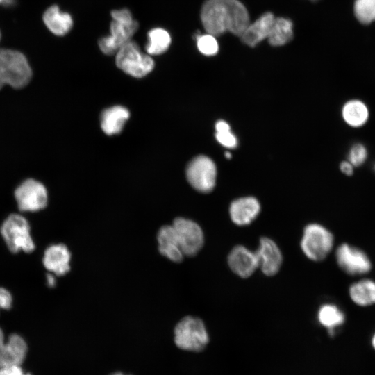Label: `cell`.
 <instances>
[{"mask_svg":"<svg viewBox=\"0 0 375 375\" xmlns=\"http://www.w3.org/2000/svg\"><path fill=\"white\" fill-rule=\"evenodd\" d=\"M342 116L349 126L360 128L368 121L369 111L367 106L358 99L347 101L342 106Z\"/></svg>","mask_w":375,"mask_h":375,"instance_id":"cell-20","label":"cell"},{"mask_svg":"<svg viewBox=\"0 0 375 375\" xmlns=\"http://www.w3.org/2000/svg\"><path fill=\"white\" fill-rule=\"evenodd\" d=\"M15 197L21 211L34 212L43 209L48 200L44 185L32 178L26 179L16 188Z\"/></svg>","mask_w":375,"mask_h":375,"instance_id":"cell-10","label":"cell"},{"mask_svg":"<svg viewBox=\"0 0 375 375\" xmlns=\"http://www.w3.org/2000/svg\"><path fill=\"white\" fill-rule=\"evenodd\" d=\"M174 341L179 349L199 353L207 347L210 338L203 322L199 317L186 316L176 325Z\"/></svg>","mask_w":375,"mask_h":375,"instance_id":"cell-3","label":"cell"},{"mask_svg":"<svg viewBox=\"0 0 375 375\" xmlns=\"http://www.w3.org/2000/svg\"><path fill=\"white\" fill-rule=\"evenodd\" d=\"M374 171L375 172V164L373 165Z\"/></svg>","mask_w":375,"mask_h":375,"instance_id":"cell-40","label":"cell"},{"mask_svg":"<svg viewBox=\"0 0 375 375\" xmlns=\"http://www.w3.org/2000/svg\"><path fill=\"white\" fill-rule=\"evenodd\" d=\"M47 284L49 287H53L55 285L56 283V279L53 275L51 274H47Z\"/></svg>","mask_w":375,"mask_h":375,"instance_id":"cell-35","label":"cell"},{"mask_svg":"<svg viewBox=\"0 0 375 375\" xmlns=\"http://www.w3.org/2000/svg\"><path fill=\"white\" fill-rule=\"evenodd\" d=\"M0 375H31L26 373L20 365H10L0 367Z\"/></svg>","mask_w":375,"mask_h":375,"instance_id":"cell-32","label":"cell"},{"mask_svg":"<svg viewBox=\"0 0 375 375\" xmlns=\"http://www.w3.org/2000/svg\"><path fill=\"white\" fill-rule=\"evenodd\" d=\"M139 24L134 20L131 23H122L112 20L110 26V35L99 40L100 50L106 55L115 54L126 43L132 40L138 31Z\"/></svg>","mask_w":375,"mask_h":375,"instance_id":"cell-11","label":"cell"},{"mask_svg":"<svg viewBox=\"0 0 375 375\" xmlns=\"http://www.w3.org/2000/svg\"><path fill=\"white\" fill-rule=\"evenodd\" d=\"M0 39H1V33H0Z\"/></svg>","mask_w":375,"mask_h":375,"instance_id":"cell-41","label":"cell"},{"mask_svg":"<svg viewBox=\"0 0 375 375\" xmlns=\"http://www.w3.org/2000/svg\"><path fill=\"white\" fill-rule=\"evenodd\" d=\"M255 251L259 267L264 274L271 276L278 272L283 262V255L274 240L267 237L261 238Z\"/></svg>","mask_w":375,"mask_h":375,"instance_id":"cell-12","label":"cell"},{"mask_svg":"<svg viewBox=\"0 0 375 375\" xmlns=\"http://www.w3.org/2000/svg\"><path fill=\"white\" fill-rule=\"evenodd\" d=\"M31 77V66L22 53L0 49V90L5 85L22 88L29 83Z\"/></svg>","mask_w":375,"mask_h":375,"instance_id":"cell-2","label":"cell"},{"mask_svg":"<svg viewBox=\"0 0 375 375\" xmlns=\"http://www.w3.org/2000/svg\"><path fill=\"white\" fill-rule=\"evenodd\" d=\"M225 156H226V158L229 159V158H231V154L230 153V152L226 151V152L225 153Z\"/></svg>","mask_w":375,"mask_h":375,"instance_id":"cell-39","label":"cell"},{"mask_svg":"<svg viewBox=\"0 0 375 375\" xmlns=\"http://www.w3.org/2000/svg\"><path fill=\"white\" fill-rule=\"evenodd\" d=\"M148 42L146 51L150 56H157L165 53L172 42L169 33L164 28H154L147 34Z\"/></svg>","mask_w":375,"mask_h":375,"instance_id":"cell-24","label":"cell"},{"mask_svg":"<svg viewBox=\"0 0 375 375\" xmlns=\"http://www.w3.org/2000/svg\"><path fill=\"white\" fill-rule=\"evenodd\" d=\"M12 295L10 292L3 288H0V308L8 310L12 306Z\"/></svg>","mask_w":375,"mask_h":375,"instance_id":"cell-33","label":"cell"},{"mask_svg":"<svg viewBox=\"0 0 375 375\" xmlns=\"http://www.w3.org/2000/svg\"><path fill=\"white\" fill-rule=\"evenodd\" d=\"M42 19L47 28L58 36L66 35L73 26L71 15L60 11L57 5L48 8L44 12Z\"/></svg>","mask_w":375,"mask_h":375,"instance_id":"cell-19","label":"cell"},{"mask_svg":"<svg viewBox=\"0 0 375 375\" xmlns=\"http://www.w3.org/2000/svg\"><path fill=\"white\" fill-rule=\"evenodd\" d=\"M199 51L205 56H214L219 50V45L215 36L209 33L198 35L196 37Z\"/></svg>","mask_w":375,"mask_h":375,"instance_id":"cell-28","label":"cell"},{"mask_svg":"<svg viewBox=\"0 0 375 375\" xmlns=\"http://www.w3.org/2000/svg\"><path fill=\"white\" fill-rule=\"evenodd\" d=\"M13 1L14 0H0V4H3L4 6H11Z\"/></svg>","mask_w":375,"mask_h":375,"instance_id":"cell-36","label":"cell"},{"mask_svg":"<svg viewBox=\"0 0 375 375\" xmlns=\"http://www.w3.org/2000/svg\"><path fill=\"white\" fill-rule=\"evenodd\" d=\"M353 12L359 22L371 24L375 21V0H355Z\"/></svg>","mask_w":375,"mask_h":375,"instance_id":"cell-26","label":"cell"},{"mask_svg":"<svg viewBox=\"0 0 375 375\" xmlns=\"http://www.w3.org/2000/svg\"><path fill=\"white\" fill-rule=\"evenodd\" d=\"M275 17L271 12H265L257 20L247 26L240 35L242 42L253 47L267 38Z\"/></svg>","mask_w":375,"mask_h":375,"instance_id":"cell-18","label":"cell"},{"mask_svg":"<svg viewBox=\"0 0 375 375\" xmlns=\"http://www.w3.org/2000/svg\"><path fill=\"white\" fill-rule=\"evenodd\" d=\"M6 344L10 365H21L27 353L25 340L19 335L14 333L8 337Z\"/></svg>","mask_w":375,"mask_h":375,"instance_id":"cell-25","label":"cell"},{"mask_svg":"<svg viewBox=\"0 0 375 375\" xmlns=\"http://www.w3.org/2000/svg\"><path fill=\"white\" fill-rule=\"evenodd\" d=\"M159 252L171 261L180 262L184 255L181 249L177 235L172 225L162 226L157 235Z\"/></svg>","mask_w":375,"mask_h":375,"instance_id":"cell-17","label":"cell"},{"mask_svg":"<svg viewBox=\"0 0 375 375\" xmlns=\"http://www.w3.org/2000/svg\"><path fill=\"white\" fill-rule=\"evenodd\" d=\"M115 55L117 67L135 78L146 76L154 67V61L151 56L142 53L138 44L132 40L124 44Z\"/></svg>","mask_w":375,"mask_h":375,"instance_id":"cell-7","label":"cell"},{"mask_svg":"<svg viewBox=\"0 0 375 375\" xmlns=\"http://www.w3.org/2000/svg\"><path fill=\"white\" fill-rule=\"evenodd\" d=\"M317 319L319 324L328 330V333L333 335L335 330L345 323L346 315L338 305L326 303L319 308Z\"/></svg>","mask_w":375,"mask_h":375,"instance_id":"cell-22","label":"cell"},{"mask_svg":"<svg viewBox=\"0 0 375 375\" xmlns=\"http://www.w3.org/2000/svg\"><path fill=\"white\" fill-rule=\"evenodd\" d=\"M370 342H371V345L372 348L375 350V331L374 332V333L372 334L371 337Z\"/></svg>","mask_w":375,"mask_h":375,"instance_id":"cell-37","label":"cell"},{"mask_svg":"<svg viewBox=\"0 0 375 375\" xmlns=\"http://www.w3.org/2000/svg\"><path fill=\"white\" fill-rule=\"evenodd\" d=\"M334 244L333 233L323 225L312 223L304 228L301 248L310 260H324L333 251Z\"/></svg>","mask_w":375,"mask_h":375,"instance_id":"cell-4","label":"cell"},{"mask_svg":"<svg viewBox=\"0 0 375 375\" xmlns=\"http://www.w3.org/2000/svg\"><path fill=\"white\" fill-rule=\"evenodd\" d=\"M71 253L64 244L49 246L44 251L42 262L44 267L57 276H63L70 269Z\"/></svg>","mask_w":375,"mask_h":375,"instance_id":"cell-15","label":"cell"},{"mask_svg":"<svg viewBox=\"0 0 375 375\" xmlns=\"http://www.w3.org/2000/svg\"><path fill=\"white\" fill-rule=\"evenodd\" d=\"M129 117V111L124 107L115 106L103 111L101 115V128L107 135L120 133Z\"/></svg>","mask_w":375,"mask_h":375,"instance_id":"cell-21","label":"cell"},{"mask_svg":"<svg viewBox=\"0 0 375 375\" xmlns=\"http://www.w3.org/2000/svg\"><path fill=\"white\" fill-rule=\"evenodd\" d=\"M348 295L353 303L358 307L374 306L375 280L366 276L359 277L349 285Z\"/></svg>","mask_w":375,"mask_h":375,"instance_id":"cell-16","label":"cell"},{"mask_svg":"<svg viewBox=\"0 0 375 375\" xmlns=\"http://www.w3.org/2000/svg\"><path fill=\"white\" fill-rule=\"evenodd\" d=\"M335 258L338 267L351 276H366L373 269V262L369 254L360 247L350 243H341L335 249Z\"/></svg>","mask_w":375,"mask_h":375,"instance_id":"cell-6","label":"cell"},{"mask_svg":"<svg viewBox=\"0 0 375 375\" xmlns=\"http://www.w3.org/2000/svg\"><path fill=\"white\" fill-rule=\"evenodd\" d=\"M292 37V22L283 17L275 18L267 37L269 43L272 46H282L291 40Z\"/></svg>","mask_w":375,"mask_h":375,"instance_id":"cell-23","label":"cell"},{"mask_svg":"<svg viewBox=\"0 0 375 375\" xmlns=\"http://www.w3.org/2000/svg\"><path fill=\"white\" fill-rule=\"evenodd\" d=\"M201 20L207 33L215 37L226 31L240 36L250 23L247 10L238 0H206Z\"/></svg>","mask_w":375,"mask_h":375,"instance_id":"cell-1","label":"cell"},{"mask_svg":"<svg viewBox=\"0 0 375 375\" xmlns=\"http://www.w3.org/2000/svg\"><path fill=\"white\" fill-rule=\"evenodd\" d=\"M340 169L344 174L349 176L353 175L354 172L353 165L348 160L342 161L340 165Z\"/></svg>","mask_w":375,"mask_h":375,"instance_id":"cell-34","label":"cell"},{"mask_svg":"<svg viewBox=\"0 0 375 375\" xmlns=\"http://www.w3.org/2000/svg\"><path fill=\"white\" fill-rule=\"evenodd\" d=\"M109 375H130V374H126L121 372H115L111 373Z\"/></svg>","mask_w":375,"mask_h":375,"instance_id":"cell-38","label":"cell"},{"mask_svg":"<svg viewBox=\"0 0 375 375\" xmlns=\"http://www.w3.org/2000/svg\"><path fill=\"white\" fill-rule=\"evenodd\" d=\"M110 14H111L112 20H115L119 22L131 23L135 20L133 19L131 12L128 9H126V8H123L120 10H114L111 12Z\"/></svg>","mask_w":375,"mask_h":375,"instance_id":"cell-30","label":"cell"},{"mask_svg":"<svg viewBox=\"0 0 375 375\" xmlns=\"http://www.w3.org/2000/svg\"><path fill=\"white\" fill-rule=\"evenodd\" d=\"M10 365V362L6 342H4L3 333L0 328V367Z\"/></svg>","mask_w":375,"mask_h":375,"instance_id":"cell-31","label":"cell"},{"mask_svg":"<svg viewBox=\"0 0 375 375\" xmlns=\"http://www.w3.org/2000/svg\"><path fill=\"white\" fill-rule=\"evenodd\" d=\"M172 226L183 255L195 256L204 244V235L200 226L192 220L183 217L176 218Z\"/></svg>","mask_w":375,"mask_h":375,"instance_id":"cell-9","label":"cell"},{"mask_svg":"<svg viewBox=\"0 0 375 375\" xmlns=\"http://www.w3.org/2000/svg\"><path fill=\"white\" fill-rule=\"evenodd\" d=\"M260 212L258 201L253 197L239 198L233 201L229 208L230 217L238 226L252 223Z\"/></svg>","mask_w":375,"mask_h":375,"instance_id":"cell-14","label":"cell"},{"mask_svg":"<svg viewBox=\"0 0 375 375\" xmlns=\"http://www.w3.org/2000/svg\"><path fill=\"white\" fill-rule=\"evenodd\" d=\"M0 232L11 252L22 250L30 253L34 250L35 244L30 234L29 224L22 215H10L2 223Z\"/></svg>","mask_w":375,"mask_h":375,"instance_id":"cell-5","label":"cell"},{"mask_svg":"<svg viewBox=\"0 0 375 375\" xmlns=\"http://www.w3.org/2000/svg\"><path fill=\"white\" fill-rule=\"evenodd\" d=\"M186 176L189 183L195 190L202 193L210 192L216 183V165L210 158L198 156L188 164Z\"/></svg>","mask_w":375,"mask_h":375,"instance_id":"cell-8","label":"cell"},{"mask_svg":"<svg viewBox=\"0 0 375 375\" xmlns=\"http://www.w3.org/2000/svg\"><path fill=\"white\" fill-rule=\"evenodd\" d=\"M368 158V150L367 147L361 142L354 143L349 149L348 153V161L354 167L362 166Z\"/></svg>","mask_w":375,"mask_h":375,"instance_id":"cell-29","label":"cell"},{"mask_svg":"<svg viewBox=\"0 0 375 375\" xmlns=\"http://www.w3.org/2000/svg\"><path fill=\"white\" fill-rule=\"evenodd\" d=\"M215 130L216 139L222 146L230 149L237 147V138L231 131L230 126L226 122L218 121L215 125Z\"/></svg>","mask_w":375,"mask_h":375,"instance_id":"cell-27","label":"cell"},{"mask_svg":"<svg viewBox=\"0 0 375 375\" xmlns=\"http://www.w3.org/2000/svg\"><path fill=\"white\" fill-rule=\"evenodd\" d=\"M228 264L233 273L244 278L251 276L259 267L256 251L243 245H237L231 249L228 256Z\"/></svg>","mask_w":375,"mask_h":375,"instance_id":"cell-13","label":"cell"}]
</instances>
